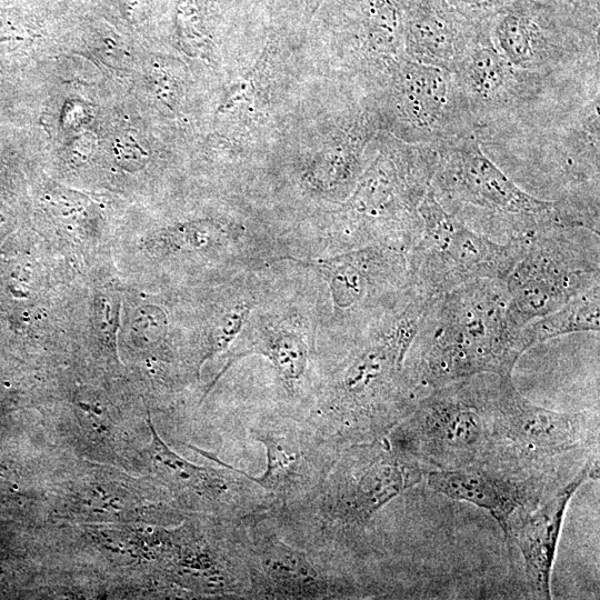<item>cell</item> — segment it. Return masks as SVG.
<instances>
[{"label":"cell","instance_id":"1","mask_svg":"<svg viewBox=\"0 0 600 600\" xmlns=\"http://www.w3.org/2000/svg\"><path fill=\"white\" fill-rule=\"evenodd\" d=\"M501 279H476L429 299L409 366L429 389L489 373L511 377L528 349L508 319Z\"/></svg>","mask_w":600,"mask_h":600},{"label":"cell","instance_id":"2","mask_svg":"<svg viewBox=\"0 0 600 600\" xmlns=\"http://www.w3.org/2000/svg\"><path fill=\"white\" fill-rule=\"evenodd\" d=\"M431 188L458 218L468 211L508 240L528 239L553 227L583 228L577 204L568 197L538 199L510 180L482 151L476 136L436 147Z\"/></svg>","mask_w":600,"mask_h":600},{"label":"cell","instance_id":"3","mask_svg":"<svg viewBox=\"0 0 600 600\" xmlns=\"http://www.w3.org/2000/svg\"><path fill=\"white\" fill-rule=\"evenodd\" d=\"M497 380L483 373L430 389L386 437L426 472L488 462Z\"/></svg>","mask_w":600,"mask_h":600},{"label":"cell","instance_id":"4","mask_svg":"<svg viewBox=\"0 0 600 600\" xmlns=\"http://www.w3.org/2000/svg\"><path fill=\"white\" fill-rule=\"evenodd\" d=\"M342 211L367 236H387L410 250L422 231L419 206L431 186L437 150L384 137Z\"/></svg>","mask_w":600,"mask_h":600},{"label":"cell","instance_id":"5","mask_svg":"<svg viewBox=\"0 0 600 600\" xmlns=\"http://www.w3.org/2000/svg\"><path fill=\"white\" fill-rule=\"evenodd\" d=\"M599 233L553 227L527 239L506 278L508 319L519 329L600 286Z\"/></svg>","mask_w":600,"mask_h":600},{"label":"cell","instance_id":"6","mask_svg":"<svg viewBox=\"0 0 600 600\" xmlns=\"http://www.w3.org/2000/svg\"><path fill=\"white\" fill-rule=\"evenodd\" d=\"M598 416L559 412L523 397L511 377L498 376L492 403V453L488 462L530 480L550 462L598 448Z\"/></svg>","mask_w":600,"mask_h":600},{"label":"cell","instance_id":"7","mask_svg":"<svg viewBox=\"0 0 600 600\" xmlns=\"http://www.w3.org/2000/svg\"><path fill=\"white\" fill-rule=\"evenodd\" d=\"M419 213L422 231L409 250L408 266L414 287L427 298L476 279L506 280L524 251L527 239L496 242L471 229L441 204L431 186Z\"/></svg>","mask_w":600,"mask_h":600},{"label":"cell","instance_id":"8","mask_svg":"<svg viewBox=\"0 0 600 600\" xmlns=\"http://www.w3.org/2000/svg\"><path fill=\"white\" fill-rule=\"evenodd\" d=\"M384 84L383 121L397 139L437 147L477 137L453 72L404 58Z\"/></svg>","mask_w":600,"mask_h":600},{"label":"cell","instance_id":"9","mask_svg":"<svg viewBox=\"0 0 600 600\" xmlns=\"http://www.w3.org/2000/svg\"><path fill=\"white\" fill-rule=\"evenodd\" d=\"M424 473L384 436L343 448L313 499L319 501L324 520L339 526H362L419 483Z\"/></svg>","mask_w":600,"mask_h":600},{"label":"cell","instance_id":"10","mask_svg":"<svg viewBox=\"0 0 600 600\" xmlns=\"http://www.w3.org/2000/svg\"><path fill=\"white\" fill-rule=\"evenodd\" d=\"M250 432L266 449V469L260 476L203 454L252 481L281 507L313 499L342 450L312 422L266 419Z\"/></svg>","mask_w":600,"mask_h":600},{"label":"cell","instance_id":"11","mask_svg":"<svg viewBox=\"0 0 600 600\" xmlns=\"http://www.w3.org/2000/svg\"><path fill=\"white\" fill-rule=\"evenodd\" d=\"M489 34L509 64L540 78L574 61L582 51L556 9L539 0H510L490 20Z\"/></svg>","mask_w":600,"mask_h":600},{"label":"cell","instance_id":"12","mask_svg":"<svg viewBox=\"0 0 600 600\" xmlns=\"http://www.w3.org/2000/svg\"><path fill=\"white\" fill-rule=\"evenodd\" d=\"M452 72L478 130L532 99L543 82L501 57L489 23L479 27Z\"/></svg>","mask_w":600,"mask_h":600},{"label":"cell","instance_id":"13","mask_svg":"<svg viewBox=\"0 0 600 600\" xmlns=\"http://www.w3.org/2000/svg\"><path fill=\"white\" fill-rule=\"evenodd\" d=\"M598 467V453H593L570 481L508 523L503 534L516 543L522 556L527 583L534 598H551V573L566 510L587 479L599 478Z\"/></svg>","mask_w":600,"mask_h":600},{"label":"cell","instance_id":"14","mask_svg":"<svg viewBox=\"0 0 600 600\" xmlns=\"http://www.w3.org/2000/svg\"><path fill=\"white\" fill-rule=\"evenodd\" d=\"M424 478L433 491L486 510L503 533L516 514L543 500V486L540 482L491 463L430 470L424 473Z\"/></svg>","mask_w":600,"mask_h":600},{"label":"cell","instance_id":"15","mask_svg":"<svg viewBox=\"0 0 600 600\" xmlns=\"http://www.w3.org/2000/svg\"><path fill=\"white\" fill-rule=\"evenodd\" d=\"M243 551L249 596L266 599H321L334 587L308 554L274 534L257 538Z\"/></svg>","mask_w":600,"mask_h":600},{"label":"cell","instance_id":"16","mask_svg":"<svg viewBox=\"0 0 600 600\" xmlns=\"http://www.w3.org/2000/svg\"><path fill=\"white\" fill-rule=\"evenodd\" d=\"M481 24L459 18L442 0H404V56L452 72Z\"/></svg>","mask_w":600,"mask_h":600},{"label":"cell","instance_id":"17","mask_svg":"<svg viewBox=\"0 0 600 600\" xmlns=\"http://www.w3.org/2000/svg\"><path fill=\"white\" fill-rule=\"evenodd\" d=\"M600 286L576 297L558 310L520 328L527 349L549 339L573 332L599 331Z\"/></svg>","mask_w":600,"mask_h":600},{"label":"cell","instance_id":"18","mask_svg":"<svg viewBox=\"0 0 600 600\" xmlns=\"http://www.w3.org/2000/svg\"><path fill=\"white\" fill-rule=\"evenodd\" d=\"M248 353L266 357L273 366L281 380L293 387L300 382L307 370L309 346L298 331L292 329H273Z\"/></svg>","mask_w":600,"mask_h":600},{"label":"cell","instance_id":"19","mask_svg":"<svg viewBox=\"0 0 600 600\" xmlns=\"http://www.w3.org/2000/svg\"><path fill=\"white\" fill-rule=\"evenodd\" d=\"M223 236V228L219 223L203 220L174 227L169 232V241L177 248L201 250L220 243Z\"/></svg>","mask_w":600,"mask_h":600},{"label":"cell","instance_id":"20","mask_svg":"<svg viewBox=\"0 0 600 600\" xmlns=\"http://www.w3.org/2000/svg\"><path fill=\"white\" fill-rule=\"evenodd\" d=\"M251 310V303L243 301L237 303L222 314L213 329L208 357L228 349L241 332Z\"/></svg>","mask_w":600,"mask_h":600},{"label":"cell","instance_id":"21","mask_svg":"<svg viewBox=\"0 0 600 600\" xmlns=\"http://www.w3.org/2000/svg\"><path fill=\"white\" fill-rule=\"evenodd\" d=\"M510 0H442L459 18L472 23H488Z\"/></svg>","mask_w":600,"mask_h":600},{"label":"cell","instance_id":"22","mask_svg":"<svg viewBox=\"0 0 600 600\" xmlns=\"http://www.w3.org/2000/svg\"><path fill=\"white\" fill-rule=\"evenodd\" d=\"M322 0H308L307 12L312 14L318 9Z\"/></svg>","mask_w":600,"mask_h":600}]
</instances>
